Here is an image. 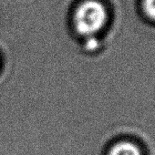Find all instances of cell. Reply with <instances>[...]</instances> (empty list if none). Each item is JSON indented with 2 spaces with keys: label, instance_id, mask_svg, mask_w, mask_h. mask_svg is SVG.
Listing matches in <instances>:
<instances>
[{
  "label": "cell",
  "instance_id": "obj_3",
  "mask_svg": "<svg viewBox=\"0 0 155 155\" xmlns=\"http://www.w3.org/2000/svg\"><path fill=\"white\" fill-rule=\"evenodd\" d=\"M140 7L144 17L155 22V0H141Z\"/></svg>",
  "mask_w": 155,
  "mask_h": 155
},
{
  "label": "cell",
  "instance_id": "obj_4",
  "mask_svg": "<svg viewBox=\"0 0 155 155\" xmlns=\"http://www.w3.org/2000/svg\"><path fill=\"white\" fill-rule=\"evenodd\" d=\"M1 68H2V59L0 58V70H1Z\"/></svg>",
  "mask_w": 155,
  "mask_h": 155
},
{
  "label": "cell",
  "instance_id": "obj_2",
  "mask_svg": "<svg viewBox=\"0 0 155 155\" xmlns=\"http://www.w3.org/2000/svg\"><path fill=\"white\" fill-rule=\"evenodd\" d=\"M105 155H143V152L135 142L123 139L113 141L108 147Z\"/></svg>",
  "mask_w": 155,
  "mask_h": 155
},
{
  "label": "cell",
  "instance_id": "obj_1",
  "mask_svg": "<svg viewBox=\"0 0 155 155\" xmlns=\"http://www.w3.org/2000/svg\"><path fill=\"white\" fill-rule=\"evenodd\" d=\"M70 27L80 40L102 38L111 22V12L104 0H79L70 13Z\"/></svg>",
  "mask_w": 155,
  "mask_h": 155
}]
</instances>
